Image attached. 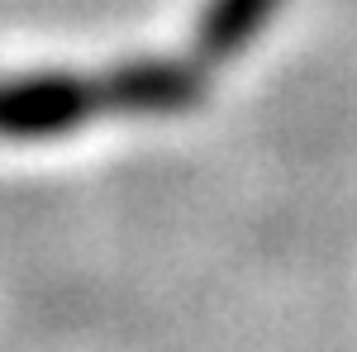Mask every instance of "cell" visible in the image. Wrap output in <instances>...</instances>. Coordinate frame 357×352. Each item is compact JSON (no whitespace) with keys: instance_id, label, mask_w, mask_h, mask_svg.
Returning a JSON list of instances; mask_svg holds the SVG:
<instances>
[{"instance_id":"cell-1","label":"cell","mask_w":357,"mask_h":352,"mask_svg":"<svg viewBox=\"0 0 357 352\" xmlns=\"http://www.w3.org/2000/svg\"><path fill=\"white\" fill-rule=\"evenodd\" d=\"M100 109L96 82L43 72V77H15L0 82V138H57L82 129Z\"/></svg>"},{"instance_id":"cell-3","label":"cell","mask_w":357,"mask_h":352,"mask_svg":"<svg viewBox=\"0 0 357 352\" xmlns=\"http://www.w3.org/2000/svg\"><path fill=\"white\" fill-rule=\"evenodd\" d=\"M276 5L281 0H210L200 10V24H195V53L205 62H229L238 57L272 24Z\"/></svg>"},{"instance_id":"cell-2","label":"cell","mask_w":357,"mask_h":352,"mask_svg":"<svg viewBox=\"0 0 357 352\" xmlns=\"http://www.w3.org/2000/svg\"><path fill=\"white\" fill-rule=\"evenodd\" d=\"M205 91V77L191 62H167V57H138L105 72L96 82L100 109L114 114H181Z\"/></svg>"}]
</instances>
